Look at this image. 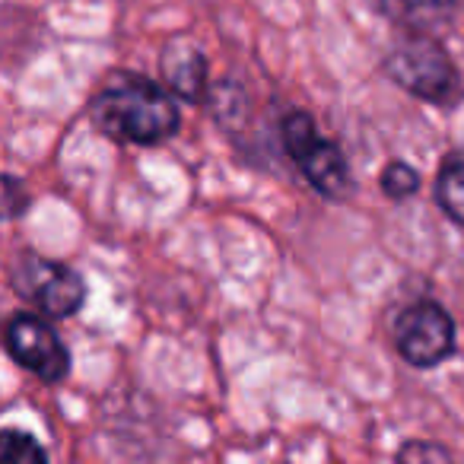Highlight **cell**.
Returning a JSON list of instances; mask_svg holds the SVG:
<instances>
[{"mask_svg": "<svg viewBox=\"0 0 464 464\" xmlns=\"http://www.w3.org/2000/svg\"><path fill=\"white\" fill-rule=\"evenodd\" d=\"M4 350L20 369L45 385H61L71 375V347L61 341L54 322L35 309H23L4 322Z\"/></svg>", "mask_w": 464, "mask_h": 464, "instance_id": "cell-6", "label": "cell"}, {"mask_svg": "<svg viewBox=\"0 0 464 464\" xmlns=\"http://www.w3.org/2000/svg\"><path fill=\"white\" fill-rule=\"evenodd\" d=\"M407 14H451V10L464 7V0H392Z\"/></svg>", "mask_w": 464, "mask_h": 464, "instance_id": "cell-13", "label": "cell"}, {"mask_svg": "<svg viewBox=\"0 0 464 464\" xmlns=\"http://www.w3.org/2000/svg\"><path fill=\"white\" fill-rule=\"evenodd\" d=\"M382 73L407 96L436 109H455L464 102V77L436 35L411 33L394 42L382 58Z\"/></svg>", "mask_w": 464, "mask_h": 464, "instance_id": "cell-2", "label": "cell"}, {"mask_svg": "<svg viewBox=\"0 0 464 464\" xmlns=\"http://www.w3.org/2000/svg\"><path fill=\"white\" fill-rule=\"evenodd\" d=\"M280 147L318 198L343 200L350 194L353 175H350L347 153L334 137H324L318 130L312 111L286 109L280 115Z\"/></svg>", "mask_w": 464, "mask_h": 464, "instance_id": "cell-3", "label": "cell"}, {"mask_svg": "<svg viewBox=\"0 0 464 464\" xmlns=\"http://www.w3.org/2000/svg\"><path fill=\"white\" fill-rule=\"evenodd\" d=\"M160 80L179 102L204 105L210 99V61L188 35H172L160 52Z\"/></svg>", "mask_w": 464, "mask_h": 464, "instance_id": "cell-7", "label": "cell"}, {"mask_svg": "<svg viewBox=\"0 0 464 464\" xmlns=\"http://www.w3.org/2000/svg\"><path fill=\"white\" fill-rule=\"evenodd\" d=\"M14 296L52 322L73 318L86 305V280L77 267L45 258L39 252H23L7 271Z\"/></svg>", "mask_w": 464, "mask_h": 464, "instance_id": "cell-4", "label": "cell"}, {"mask_svg": "<svg viewBox=\"0 0 464 464\" xmlns=\"http://www.w3.org/2000/svg\"><path fill=\"white\" fill-rule=\"evenodd\" d=\"M29 207H33V198H29L26 185L14 172H7L4 175V217L20 219L29 213Z\"/></svg>", "mask_w": 464, "mask_h": 464, "instance_id": "cell-12", "label": "cell"}, {"mask_svg": "<svg viewBox=\"0 0 464 464\" xmlns=\"http://www.w3.org/2000/svg\"><path fill=\"white\" fill-rule=\"evenodd\" d=\"M0 461L4 464H45L48 449L33 436V432L23 430H4L0 436Z\"/></svg>", "mask_w": 464, "mask_h": 464, "instance_id": "cell-9", "label": "cell"}, {"mask_svg": "<svg viewBox=\"0 0 464 464\" xmlns=\"http://www.w3.org/2000/svg\"><path fill=\"white\" fill-rule=\"evenodd\" d=\"M398 464H420V461H451V451L445 445L432 442V439H407L398 451H394Z\"/></svg>", "mask_w": 464, "mask_h": 464, "instance_id": "cell-11", "label": "cell"}, {"mask_svg": "<svg viewBox=\"0 0 464 464\" xmlns=\"http://www.w3.org/2000/svg\"><path fill=\"white\" fill-rule=\"evenodd\" d=\"M432 198H436L439 210L464 229V156H445L436 181H432Z\"/></svg>", "mask_w": 464, "mask_h": 464, "instance_id": "cell-8", "label": "cell"}, {"mask_svg": "<svg viewBox=\"0 0 464 464\" xmlns=\"http://www.w3.org/2000/svg\"><path fill=\"white\" fill-rule=\"evenodd\" d=\"M394 350L413 369H436L458 350L451 312L436 299H413L394 318Z\"/></svg>", "mask_w": 464, "mask_h": 464, "instance_id": "cell-5", "label": "cell"}, {"mask_svg": "<svg viewBox=\"0 0 464 464\" xmlns=\"http://www.w3.org/2000/svg\"><path fill=\"white\" fill-rule=\"evenodd\" d=\"M379 188L388 200H407L423 188V179H420V172L411 166V162L392 160V162H385V169H382Z\"/></svg>", "mask_w": 464, "mask_h": 464, "instance_id": "cell-10", "label": "cell"}, {"mask_svg": "<svg viewBox=\"0 0 464 464\" xmlns=\"http://www.w3.org/2000/svg\"><path fill=\"white\" fill-rule=\"evenodd\" d=\"M90 121L115 143L160 147L181 130V111L166 83L137 71H111L90 99Z\"/></svg>", "mask_w": 464, "mask_h": 464, "instance_id": "cell-1", "label": "cell"}]
</instances>
